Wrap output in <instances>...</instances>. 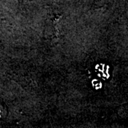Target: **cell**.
Returning <instances> with one entry per match:
<instances>
[{
    "label": "cell",
    "mask_w": 128,
    "mask_h": 128,
    "mask_svg": "<svg viewBox=\"0 0 128 128\" xmlns=\"http://www.w3.org/2000/svg\"><path fill=\"white\" fill-rule=\"evenodd\" d=\"M3 109H2V106L0 105V118L2 117V113H3Z\"/></svg>",
    "instance_id": "6da1fadb"
}]
</instances>
